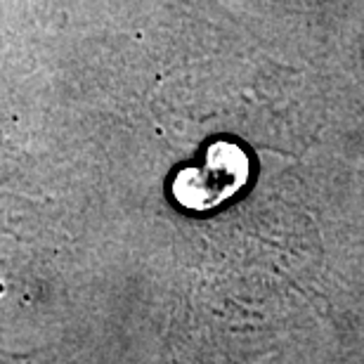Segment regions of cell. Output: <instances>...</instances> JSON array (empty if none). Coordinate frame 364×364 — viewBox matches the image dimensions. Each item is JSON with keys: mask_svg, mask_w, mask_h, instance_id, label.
<instances>
[{"mask_svg": "<svg viewBox=\"0 0 364 364\" xmlns=\"http://www.w3.org/2000/svg\"><path fill=\"white\" fill-rule=\"evenodd\" d=\"M246 178H249V159L244 151L235 144L218 142L208 147L201 166L180 173L173 192L187 208H213L220 201L230 199Z\"/></svg>", "mask_w": 364, "mask_h": 364, "instance_id": "1", "label": "cell"}]
</instances>
